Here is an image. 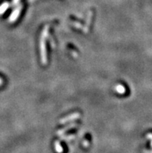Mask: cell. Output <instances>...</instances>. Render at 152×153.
Masks as SVG:
<instances>
[{"instance_id":"cell-2","label":"cell","mask_w":152,"mask_h":153,"mask_svg":"<svg viewBox=\"0 0 152 153\" xmlns=\"http://www.w3.org/2000/svg\"><path fill=\"white\" fill-rule=\"evenodd\" d=\"M9 4L8 2H4V3H2L1 6H0V15L1 14H3V13L6 12L7 9L9 8Z\"/></svg>"},{"instance_id":"cell-3","label":"cell","mask_w":152,"mask_h":153,"mask_svg":"<svg viewBox=\"0 0 152 153\" xmlns=\"http://www.w3.org/2000/svg\"><path fill=\"white\" fill-rule=\"evenodd\" d=\"M116 89H117V91L119 93H120V94H123L124 92H125V88L123 87L122 85H118V86H117V87H116Z\"/></svg>"},{"instance_id":"cell-1","label":"cell","mask_w":152,"mask_h":153,"mask_svg":"<svg viewBox=\"0 0 152 153\" xmlns=\"http://www.w3.org/2000/svg\"><path fill=\"white\" fill-rule=\"evenodd\" d=\"M21 9H22V6H17V8L15 9L13 13H11L10 17H9V21L10 22H14L18 18L19 13H20Z\"/></svg>"},{"instance_id":"cell-4","label":"cell","mask_w":152,"mask_h":153,"mask_svg":"<svg viewBox=\"0 0 152 153\" xmlns=\"http://www.w3.org/2000/svg\"><path fill=\"white\" fill-rule=\"evenodd\" d=\"M20 1V0H13V4L15 5H17L18 3H19V2Z\"/></svg>"},{"instance_id":"cell-5","label":"cell","mask_w":152,"mask_h":153,"mask_svg":"<svg viewBox=\"0 0 152 153\" xmlns=\"http://www.w3.org/2000/svg\"><path fill=\"white\" fill-rule=\"evenodd\" d=\"M2 79L0 78V85H2Z\"/></svg>"}]
</instances>
